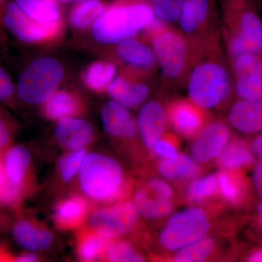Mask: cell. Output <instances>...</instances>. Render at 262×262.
Listing matches in <instances>:
<instances>
[{
    "label": "cell",
    "instance_id": "4dcf8cb0",
    "mask_svg": "<svg viewBox=\"0 0 262 262\" xmlns=\"http://www.w3.org/2000/svg\"><path fill=\"white\" fill-rule=\"evenodd\" d=\"M219 191L225 201L232 205H237L244 201L246 189L245 184L233 171L222 170L216 174Z\"/></svg>",
    "mask_w": 262,
    "mask_h": 262
},
{
    "label": "cell",
    "instance_id": "277c9868",
    "mask_svg": "<svg viewBox=\"0 0 262 262\" xmlns=\"http://www.w3.org/2000/svg\"><path fill=\"white\" fill-rule=\"evenodd\" d=\"M155 19L147 0L117 2L96 20L93 34L98 42L118 43L146 29Z\"/></svg>",
    "mask_w": 262,
    "mask_h": 262
},
{
    "label": "cell",
    "instance_id": "d590c367",
    "mask_svg": "<svg viewBox=\"0 0 262 262\" xmlns=\"http://www.w3.org/2000/svg\"><path fill=\"white\" fill-rule=\"evenodd\" d=\"M87 154L85 149L76 150L71 151L62 158L58 165V170L63 182H69L75 178L79 173L82 161Z\"/></svg>",
    "mask_w": 262,
    "mask_h": 262
},
{
    "label": "cell",
    "instance_id": "5b68a950",
    "mask_svg": "<svg viewBox=\"0 0 262 262\" xmlns=\"http://www.w3.org/2000/svg\"><path fill=\"white\" fill-rule=\"evenodd\" d=\"M79 184L86 196L97 202H113L125 190V177L120 164L99 152L86 155L78 173Z\"/></svg>",
    "mask_w": 262,
    "mask_h": 262
},
{
    "label": "cell",
    "instance_id": "f546056e",
    "mask_svg": "<svg viewBox=\"0 0 262 262\" xmlns=\"http://www.w3.org/2000/svg\"><path fill=\"white\" fill-rule=\"evenodd\" d=\"M77 246V254L80 260L93 261L103 258L110 239L91 230L80 235Z\"/></svg>",
    "mask_w": 262,
    "mask_h": 262
},
{
    "label": "cell",
    "instance_id": "8fae6325",
    "mask_svg": "<svg viewBox=\"0 0 262 262\" xmlns=\"http://www.w3.org/2000/svg\"><path fill=\"white\" fill-rule=\"evenodd\" d=\"M5 29L22 42L34 43L52 37L58 31L59 22L43 24L29 18L14 1L9 0L3 15Z\"/></svg>",
    "mask_w": 262,
    "mask_h": 262
},
{
    "label": "cell",
    "instance_id": "cb8c5ba5",
    "mask_svg": "<svg viewBox=\"0 0 262 262\" xmlns=\"http://www.w3.org/2000/svg\"><path fill=\"white\" fill-rule=\"evenodd\" d=\"M89 203L84 198L73 196L58 203L53 214L58 228H77L83 223L89 213Z\"/></svg>",
    "mask_w": 262,
    "mask_h": 262
},
{
    "label": "cell",
    "instance_id": "836d02e7",
    "mask_svg": "<svg viewBox=\"0 0 262 262\" xmlns=\"http://www.w3.org/2000/svg\"><path fill=\"white\" fill-rule=\"evenodd\" d=\"M219 191L216 175H208L194 179L187 189L189 199L195 203L206 201Z\"/></svg>",
    "mask_w": 262,
    "mask_h": 262
},
{
    "label": "cell",
    "instance_id": "30bf717a",
    "mask_svg": "<svg viewBox=\"0 0 262 262\" xmlns=\"http://www.w3.org/2000/svg\"><path fill=\"white\" fill-rule=\"evenodd\" d=\"M237 99L262 98V55L244 54L229 60Z\"/></svg>",
    "mask_w": 262,
    "mask_h": 262
},
{
    "label": "cell",
    "instance_id": "1f68e13d",
    "mask_svg": "<svg viewBox=\"0 0 262 262\" xmlns=\"http://www.w3.org/2000/svg\"><path fill=\"white\" fill-rule=\"evenodd\" d=\"M215 248L214 239L204 237L177 251L173 257L176 262H201L206 261Z\"/></svg>",
    "mask_w": 262,
    "mask_h": 262
},
{
    "label": "cell",
    "instance_id": "3957f363",
    "mask_svg": "<svg viewBox=\"0 0 262 262\" xmlns=\"http://www.w3.org/2000/svg\"><path fill=\"white\" fill-rule=\"evenodd\" d=\"M146 30L164 83L186 84L196 50L179 29L155 18Z\"/></svg>",
    "mask_w": 262,
    "mask_h": 262
},
{
    "label": "cell",
    "instance_id": "7bdbcfd3",
    "mask_svg": "<svg viewBox=\"0 0 262 262\" xmlns=\"http://www.w3.org/2000/svg\"><path fill=\"white\" fill-rule=\"evenodd\" d=\"M9 0H0V46H4L6 42V37L5 34V27L3 23V15L5 5Z\"/></svg>",
    "mask_w": 262,
    "mask_h": 262
},
{
    "label": "cell",
    "instance_id": "8992f818",
    "mask_svg": "<svg viewBox=\"0 0 262 262\" xmlns=\"http://www.w3.org/2000/svg\"><path fill=\"white\" fill-rule=\"evenodd\" d=\"M217 0H184L179 30L194 49L222 39Z\"/></svg>",
    "mask_w": 262,
    "mask_h": 262
},
{
    "label": "cell",
    "instance_id": "ffe728a7",
    "mask_svg": "<svg viewBox=\"0 0 262 262\" xmlns=\"http://www.w3.org/2000/svg\"><path fill=\"white\" fill-rule=\"evenodd\" d=\"M113 101L127 108H136L143 104L149 95V88L144 82L117 77L107 88Z\"/></svg>",
    "mask_w": 262,
    "mask_h": 262
},
{
    "label": "cell",
    "instance_id": "5bb4252c",
    "mask_svg": "<svg viewBox=\"0 0 262 262\" xmlns=\"http://www.w3.org/2000/svg\"><path fill=\"white\" fill-rule=\"evenodd\" d=\"M168 123V111L160 101L153 100L141 106L136 125L146 147L152 149L163 137Z\"/></svg>",
    "mask_w": 262,
    "mask_h": 262
},
{
    "label": "cell",
    "instance_id": "83f0119b",
    "mask_svg": "<svg viewBox=\"0 0 262 262\" xmlns=\"http://www.w3.org/2000/svg\"><path fill=\"white\" fill-rule=\"evenodd\" d=\"M106 10L103 0H85L75 3L70 11V24L77 29L87 28L96 23Z\"/></svg>",
    "mask_w": 262,
    "mask_h": 262
},
{
    "label": "cell",
    "instance_id": "c3c4849f",
    "mask_svg": "<svg viewBox=\"0 0 262 262\" xmlns=\"http://www.w3.org/2000/svg\"><path fill=\"white\" fill-rule=\"evenodd\" d=\"M254 3L260 14H262V0H254Z\"/></svg>",
    "mask_w": 262,
    "mask_h": 262
},
{
    "label": "cell",
    "instance_id": "ba28073f",
    "mask_svg": "<svg viewBox=\"0 0 262 262\" xmlns=\"http://www.w3.org/2000/svg\"><path fill=\"white\" fill-rule=\"evenodd\" d=\"M211 227L203 209L187 208L170 217L160 232V244L168 251H177L206 237Z\"/></svg>",
    "mask_w": 262,
    "mask_h": 262
},
{
    "label": "cell",
    "instance_id": "52a82bcc",
    "mask_svg": "<svg viewBox=\"0 0 262 262\" xmlns=\"http://www.w3.org/2000/svg\"><path fill=\"white\" fill-rule=\"evenodd\" d=\"M63 65L56 58L43 57L32 61L20 73L17 97L24 103L38 104L47 101L63 80Z\"/></svg>",
    "mask_w": 262,
    "mask_h": 262
},
{
    "label": "cell",
    "instance_id": "484cf974",
    "mask_svg": "<svg viewBox=\"0 0 262 262\" xmlns=\"http://www.w3.org/2000/svg\"><path fill=\"white\" fill-rule=\"evenodd\" d=\"M29 18L43 24L59 22L61 11L54 0H13Z\"/></svg>",
    "mask_w": 262,
    "mask_h": 262
},
{
    "label": "cell",
    "instance_id": "ac0fdd59",
    "mask_svg": "<svg viewBox=\"0 0 262 262\" xmlns=\"http://www.w3.org/2000/svg\"><path fill=\"white\" fill-rule=\"evenodd\" d=\"M12 234L17 244L26 251H44L51 247L53 242V234L49 230L24 219L13 224Z\"/></svg>",
    "mask_w": 262,
    "mask_h": 262
},
{
    "label": "cell",
    "instance_id": "4fadbf2b",
    "mask_svg": "<svg viewBox=\"0 0 262 262\" xmlns=\"http://www.w3.org/2000/svg\"><path fill=\"white\" fill-rule=\"evenodd\" d=\"M205 110L189 98L177 100L167 108L169 123L181 136L194 137L206 125Z\"/></svg>",
    "mask_w": 262,
    "mask_h": 262
},
{
    "label": "cell",
    "instance_id": "7402d4cb",
    "mask_svg": "<svg viewBox=\"0 0 262 262\" xmlns=\"http://www.w3.org/2000/svg\"><path fill=\"white\" fill-rule=\"evenodd\" d=\"M134 203L139 214L146 220H158L170 214L173 209L171 200L157 194L147 185L138 189Z\"/></svg>",
    "mask_w": 262,
    "mask_h": 262
},
{
    "label": "cell",
    "instance_id": "4316f807",
    "mask_svg": "<svg viewBox=\"0 0 262 262\" xmlns=\"http://www.w3.org/2000/svg\"><path fill=\"white\" fill-rule=\"evenodd\" d=\"M44 103L43 111L46 117L51 120H59L72 117L80 108L75 95L66 91H56Z\"/></svg>",
    "mask_w": 262,
    "mask_h": 262
},
{
    "label": "cell",
    "instance_id": "74e56055",
    "mask_svg": "<svg viewBox=\"0 0 262 262\" xmlns=\"http://www.w3.org/2000/svg\"><path fill=\"white\" fill-rule=\"evenodd\" d=\"M13 135V125L11 121L0 111V152L9 147Z\"/></svg>",
    "mask_w": 262,
    "mask_h": 262
},
{
    "label": "cell",
    "instance_id": "9c48e42d",
    "mask_svg": "<svg viewBox=\"0 0 262 262\" xmlns=\"http://www.w3.org/2000/svg\"><path fill=\"white\" fill-rule=\"evenodd\" d=\"M134 203L121 201L97 208L89 217L91 230L108 239H118L130 233L139 222Z\"/></svg>",
    "mask_w": 262,
    "mask_h": 262
},
{
    "label": "cell",
    "instance_id": "9a60e30c",
    "mask_svg": "<svg viewBox=\"0 0 262 262\" xmlns=\"http://www.w3.org/2000/svg\"><path fill=\"white\" fill-rule=\"evenodd\" d=\"M227 120L231 127L243 134H262V98L236 100L229 108Z\"/></svg>",
    "mask_w": 262,
    "mask_h": 262
},
{
    "label": "cell",
    "instance_id": "60d3db41",
    "mask_svg": "<svg viewBox=\"0 0 262 262\" xmlns=\"http://www.w3.org/2000/svg\"><path fill=\"white\" fill-rule=\"evenodd\" d=\"M252 182L256 194L262 201V160L256 162L253 168Z\"/></svg>",
    "mask_w": 262,
    "mask_h": 262
},
{
    "label": "cell",
    "instance_id": "ee69618b",
    "mask_svg": "<svg viewBox=\"0 0 262 262\" xmlns=\"http://www.w3.org/2000/svg\"><path fill=\"white\" fill-rule=\"evenodd\" d=\"M38 260H39V256L36 254L35 252H32V251H27L13 258V261L16 262H35Z\"/></svg>",
    "mask_w": 262,
    "mask_h": 262
},
{
    "label": "cell",
    "instance_id": "603a6c76",
    "mask_svg": "<svg viewBox=\"0 0 262 262\" xmlns=\"http://www.w3.org/2000/svg\"><path fill=\"white\" fill-rule=\"evenodd\" d=\"M216 159L219 166L222 170L236 171L252 165L256 160V156L250 144L235 137L231 138Z\"/></svg>",
    "mask_w": 262,
    "mask_h": 262
},
{
    "label": "cell",
    "instance_id": "7c38bea8",
    "mask_svg": "<svg viewBox=\"0 0 262 262\" xmlns=\"http://www.w3.org/2000/svg\"><path fill=\"white\" fill-rule=\"evenodd\" d=\"M230 139L228 123L222 120L210 122L196 136L191 149L193 158L203 163L218 158Z\"/></svg>",
    "mask_w": 262,
    "mask_h": 262
},
{
    "label": "cell",
    "instance_id": "b9f144b4",
    "mask_svg": "<svg viewBox=\"0 0 262 262\" xmlns=\"http://www.w3.org/2000/svg\"><path fill=\"white\" fill-rule=\"evenodd\" d=\"M250 146L255 156L262 160V134L255 136L250 143Z\"/></svg>",
    "mask_w": 262,
    "mask_h": 262
},
{
    "label": "cell",
    "instance_id": "e0dca14e",
    "mask_svg": "<svg viewBox=\"0 0 262 262\" xmlns=\"http://www.w3.org/2000/svg\"><path fill=\"white\" fill-rule=\"evenodd\" d=\"M103 128L112 137L130 139L135 137L137 125L134 117L125 106L115 101L103 105L101 111Z\"/></svg>",
    "mask_w": 262,
    "mask_h": 262
},
{
    "label": "cell",
    "instance_id": "d4e9b609",
    "mask_svg": "<svg viewBox=\"0 0 262 262\" xmlns=\"http://www.w3.org/2000/svg\"><path fill=\"white\" fill-rule=\"evenodd\" d=\"M158 170L162 177L176 181L193 179L200 173L198 163L182 154H177L171 158H164L158 164Z\"/></svg>",
    "mask_w": 262,
    "mask_h": 262
},
{
    "label": "cell",
    "instance_id": "e575fe53",
    "mask_svg": "<svg viewBox=\"0 0 262 262\" xmlns=\"http://www.w3.org/2000/svg\"><path fill=\"white\" fill-rule=\"evenodd\" d=\"M155 18L165 24L178 23L184 0H147Z\"/></svg>",
    "mask_w": 262,
    "mask_h": 262
},
{
    "label": "cell",
    "instance_id": "bcb514c9",
    "mask_svg": "<svg viewBox=\"0 0 262 262\" xmlns=\"http://www.w3.org/2000/svg\"><path fill=\"white\" fill-rule=\"evenodd\" d=\"M258 218L259 225L262 227V201L260 202L258 206Z\"/></svg>",
    "mask_w": 262,
    "mask_h": 262
},
{
    "label": "cell",
    "instance_id": "6da1fadb",
    "mask_svg": "<svg viewBox=\"0 0 262 262\" xmlns=\"http://www.w3.org/2000/svg\"><path fill=\"white\" fill-rule=\"evenodd\" d=\"M225 51L222 39L196 49L186 84L189 99L204 110L220 107L234 94L232 72Z\"/></svg>",
    "mask_w": 262,
    "mask_h": 262
},
{
    "label": "cell",
    "instance_id": "7a4b0ae2",
    "mask_svg": "<svg viewBox=\"0 0 262 262\" xmlns=\"http://www.w3.org/2000/svg\"><path fill=\"white\" fill-rule=\"evenodd\" d=\"M221 26L228 60L262 55V19L254 0H222Z\"/></svg>",
    "mask_w": 262,
    "mask_h": 262
},
{
    "label": "cell",
    "instance_id": "d6986e66",
    "mask_svg": "<svg viewBox=\"0 0 262 262\" xmlns=\"http://www.w3.org/2000/svg\"><path fill=\"white\" fill-rule=\"evenodd\" d=\"M2 163L7 181L24 192L27 174L32 163L29 150L22 145L10 146L5 150Z\"/></svg>",
    "mask_w": 262,
    "mask_h": 262
},
{
    "label": "cell",
    "instance_id": "7dc6e473",
    "mask_svg": "<svg viewBox=\"0 0 262 262\" xmlns=\"http://www.w3.org/2000/svg\"><path fill=\"white\" fill-rule=\"evenodd\" d=\"M54 1L62 2V3H72V4H75V3H81V2L85 1V0H54Z\"/></svg>",
    "mask_w": 262,
    "mask_h": 262
},
{
    "label": "cell",
    "instance_id": "44dd1931",
    "mask_svg": "<svg viewBox=\"0 0 262 262\" xmlns=\"http://www.w3.org/2000/svg\"><path fill=\"white\" fill-rule=\"evenodd\" d=\"M117 44V56L127 65L144 70H151L157 65L154 51L146 43L131 37Z\"/></svg>",
    "mask_w": 262,
    "mask_h": 262
},
{
    "label": "cell",
    "instance_id": "2e32d148",
    "mask_svg": "<svg viewBox=\"0 0 262 262\" xmlns=\"http://www.w3.org/2000/svg\"><path fill=\"white\" fill-rule=\"evenodd\" d=\"M55 136L62 147L76 151L86 149L91 144L94 138V128L91 122L83 119L67 117L58 120Z\"/></svg>",
    "mask_w": 262,
    "mask_h": 262
},
{
    "label": "cell",
    "instance_id": "f35d334b",
    "mask_svg": "<svg viewBox=\"0 0 262 262\" xmlns=\"http://www.w3.org/2000/svg\"><path fill=\"white\" fill-rule=\"evenodd\" d=\"M155 154L164 158H171L176 156L177 153V149L173 143L168 139H163V137L154 146L152 149Z\"/></svg>",
    "mask_w": 262,
    "mask_h": 262
},
{
    "label": "cell",
    "instance_id": "f1b7e54d",
    "mask_svg": "<svg viewBox=\"0 0 262 262\" xmlns=\"http://www.w3.org/2000/svg\"><path fill=\"white\" fill-rule=\"evenodd\" d=\"M117 67L112 62L99 61L93 63L84 72L83 81L90 89L102 91L115 78Z\"/></svg>",
    "mask_w": 262,
    "mask_h": 262
},
{
    "label": "cell",
    "instance_id": "f6af8a7d",
    "mask_svg": "<svg viewBox=\"0 0 262 262\" xmlns=\"http://www.w3.org/2000/svg\"><path fill=\"white\" fill-rule=\"evenodd\" d=\"M248 261L262 262V250H257L251 253L248 258Z\"/></svg>",
    "mask_w": 262,
    "mask_h": 262
},
{
    "label": "cell",
    "instance_id": "8d00e7d4",
    "mask_svg": "<svg viewBox=\"0 0 262 262\" xmlns=\"http://www.w3.org/2000/svg\"><path fill=\"white\" fill-rule=\"evenodd\" d=\"M17 96L16 89L7 71L0 65V102L11 104Z\"/></svg>",
    "mask_w": 262,
    "mask_h": 262
},
{
    "label": "cell",
    "instance_id": "d6a6232c",
    "mask_svg": "<svg viewBox=\"0 0 262 262\" xmlns=\"http://www.w3.org/2000/svg\"><path fill=\"white\" fill-rule=\"evenodd\" d=\"M103 258L114 262L145 261L144 256L139 253L130 243L119 239V238L108 241Z\"/></svg>",
    "mask_w": 262,
    "mask_h": 262
},
{
    "label": "cell",
    "instance_id": "ab89813d",
    "mask_svg": "<svg viewBox=\"0 0 262 262\" xmlns=\"http://www.w3.org/2000/svg\"><path fill=\"white\" fill-rule=\"evenodd\" d=\"M146 185L152 189L157 194H160L163 198L171 200L173 196V191L172 188L166 182L160 179H151L147 182Z\"/></svg>",
    "mask_w": 262,
    "mask_h": 262
}]
</instances>
